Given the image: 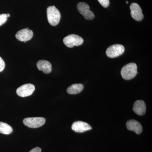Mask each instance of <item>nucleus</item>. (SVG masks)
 <instances>
[{"label":"nucleus","mask_w":152,"mask_h":152,"mask_svg":"<svg viewBox=\"0 0 152 152\" xmlns=\"http://www.w3.org/2000/svg\"><path fill=\"white\" fill-rule=\"evenodd\" d=\"M137 74V67L135 63H129L122 69L121 75L123 78L130 80L134 78Z\"/></svg>","instance_id":"f257e3e1"},{"label":"nucleus","mask_w":152,"mask_h":152,"mask_svg":"<svg viewBox=\"0 0 152 152\" xmlns=\"http://www.w3.org/2000/svg\"><path fill=\"white\" fill-rule=\"evenodd\" d=\"M48 21L52 26H57L61 19V15L59 11L55 6H50L47 10Z\"/></svg>","instance_id":"f03ea898"},{"label":"nucleus","mask_w":152,"mask_h":152,"mask_svg":"<svg viewBox=\"0 0 152 152\" xmlns=\"http://www.w3.org/2000/svg\"><path fill=\"white\" fill-rule=\"evenodd\" d=\"M63 42L66 46L69 48H72L74 46H79L83 44V39L77 35L70 34L64 38Z\"/></svg>","instance_id":"7ed1b4c3"},{"label":"nucleus","mask_w":152,"mask_h":152,"mask_svg":"<svg viewBox=\"0 0 152 152\" xmlns=\"http://www.w3.org/2000/svg\"><path fill=\"white\" fill-rule=\"evenodd\" d=\"M125 51L124 47L120 44L112 45L106 50V55L110 58H115L120 56Z\"/></svg>","instance_id":"20e7f679"},{"label":"nucleus","mask_w":152,"mask_h":152,"mask_svg":"<svg viewBox=\"0 0 152 152\" xmlns=\"http://www.w3.org/2000/svg\"><path fill=\"white\" fill-rule=\"evenodd\" d=\"M45 118L42 117L26 118L23 121L24 124L28 127L37 128L42 126L45 123Z\"/></svg>","instance_id":"39448f33"},{"label":"nucleus","mask_w":152,"mask_h":152,"mask_svg":"<svg viewBox=\"0 0 152 152\" xmlns=\"http://www.w3.org/2000/svg\"><path fill=\"white\" fill-rule=\"evenodd\" d=\"M79 12L87 20H92L94 18V14L90 10V7L85 2H80L77 6Z\"/></svg>","instance_id":"423d86ee"},{"label":"nucleus","mask_w":152,"mask_h":152,"mask_svg":"<svg viewBox=\"0 0 152 152\" xmlns=\"http://www.w3.org/2000/svg\"><path fill=\"white\" fill-rule=\"evenodd\" d=\"M35 90V87L31 84H26L17 89L16 93L18 96L22 97L28 96L32 94Z\"/></svg>","instance_id":"0eeeda50"},{"label":"nucleus","mask_w":152,"mask_h":152,"mask_svg":"<svg viewBox=\"0 0 152 152\" xmlns=\"http://www.w3.org/2000/svg\"><path fill=\"white\" fill-rule=\"evenodd\" d=\"M130 9L132 18L137 21H140L144 18L141 8L138 4L133 3L131 4Z\"/></svg>","instance_id":"6e6552de"},{"label":"nucleus","mask_w":152,"mask_h":152,"mask_svg":"<svg viewBox=\"0 0 152 152\" xmlns=\"http://www.w3.org/2000/svg\"><path fill=\"white\" fill-rule=\"evenodd\" d=\"M34 33L32 30L28 28L23 29L18 31L16 34L15 37L17 39L21 42H26L27 41L31 40L32 38Z\"/></svg>","instance_id":"1a4fd4ad"},{"label":"nucleus","mask_w":152,"mask_h":152,"mask_svg":"<svg viewBox=\"0 0 152 152\" xmlns=\"http://www.w3.org/2000/svg\"><path fill=\"white\" fill-rule=\"evenodd\" d=\"M72 129V130L76 132L83 133L86 131L90 130L91 129L92 127L88 123L78 121L73 124Z\"/></svg>","instance_id":"9d476101"},{"label":"nucleus","mask_w":152,"mask_h":152,"mask_svg":"<svg viewBox=\"0 0 152 152\" xmlns=\"http://www.w3.org/2000/svg\"><path fill=\"white\" fill-rule=\"evenodd\" d=\"M127 128L130 131H134L137 134L142 132V127L140 123L135 120L128 121L126 124Z\"/></svg>","instance_id":"9b49d317"},{"label":"nucleus","mask_w":152,"mask_h":152,"mask_svg":"<svg viewBox=\"0 0 152 152\" xmlns=\"http://www.w3.org/2000/svg\"><path fill=\"white\" fill-rule=\"evenodd\" d=\"M133 110L139 115H145L146 111V106L145 102L143 100L136 101L133 105Z\"/></svg>","instance_id":"f8f14e48"},{"label":"nucleus","mask_w":152,"mask_h":152,"mask_svg":"<svg viewBox=\"0 0 152 152\" xmlns=\"http://www.w3.org/2000/svg\"><path fill=\"white\" fill-rule=\"evenodd\" d=\"M37 65L38 69L42 71L44 73L48 74L51 72V64L46 60H40L37 63Z\"/></svg>","instance_id":"ddd939ff"},{"label":"nucleus","mask_w":152,"mask_h":152,"mask_svg":"<svg viewBox=\"0 0 152 152\" xmlns=\"http://www.w3.org/2000/svg\"><path fill=\"white\" fill-rule=\"evenodd\" d=\"M84 86L82 84H74L67 89V92L70 94H77L81 92Z\"/></svg>","instance_id":"4468645a"},{"label":"nucleus","mask_w":152,"mask_h":152,"mask_svg":"<svg viewBox=\"0 0 152 152\" xmlns=\"http://www.w3.org/2000/svg\"><path fill=\"white\" fill-rule=\"evenodd\" d=\"M13 132V129L7 123L0 122V133L4 134H10Z\"/></svg>","instance_id":"2eb2a0df"},{"label":"nucleus","mask_w":152,"mask_h":152,"mask_svg":"<svg viewBox=\"0 0 152 152\" xmlns=\"http://www.w3.org/2000/svg\"><path fill=\"white\" fill-rule=\"evenodd\" d=\"M7 20V14H2L0 15V26L4 24Z\"/></svg>","instance_id":"dca6fc26"},{"label":"nucleus","mask_w":152,"mask_h":152,"mask_svg":"<svg viewBox=\"0 0 152 152\" xmlns=\"http://www.w3.org/2000/svg\"><path fill=\"white\" fill-rule=\"evenodd\" d=\"M99 3L102 5V7L104 8H107L110 5V1L109 0H98Z\"/></svg>","instance_id":"f3484780"},{"label":"nucleus","mask_w":152,"mask_h":152,"mask_svg":"<svg viewBox=\"0 0 152 152\" xmlns=\"http://www.w3.org/2000/svg\"><path fill=\"white\" fill-rule=\"evenodd\" d=\"M5 67V63L3 59L0 57V72H2Z\"/></svg>","instance_id":"a211bd4d"},{"label":"nucleus","mask_w":152,"mask_h":152,"mask_svg":"<svg viewBox=\"0 0 152 152\" xmlns=\"http://www.w3.org/2000/svg\"><path fill=\"white\" fill-rule=\"evenodd\" d=\"M41 151H42V150L39 147H36L31 150L29 152H41Z\"/></svg>","instance_id":"6ab92c4d"},{"label":"nucleus","mask_w":152,"mask_h":152,"mask_svg":"<svg viewBox=\"0 0 152 152\" xmlns=\"http://www.w3.org/2000/svg\"><path fill=\"white\" fill-rule=\"evenodd\" d=\"M7 18H9V17H10V14H7Z\"/></svg>","instance_id":"aec40b11"},{"label":"nucleus","mask_w":152,"mask_h":152,"mask_svg":"<svg viewBox=\"0 0 152 152\" xmlns=\"http://www.w3.org/2000/svg\"><path fill=\"white\" fill-rule=\"evenodd\" d=\"M126 3L127 4H128V1H126Z\"/></svg>","instance_id":"412c9836"}]
</instances>
